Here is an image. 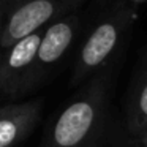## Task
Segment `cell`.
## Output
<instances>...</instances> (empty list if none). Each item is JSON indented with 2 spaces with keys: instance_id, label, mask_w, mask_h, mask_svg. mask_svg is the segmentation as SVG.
Here are the masks:
<instances>
[{
  "instance_id": "1",
  "label": "cell",
  "mask_w": 147,
  "mask_h": 147,
  "mask_svg": "<svg viewBox=\"0 0 147 147\" xmlns=\"http://www.w3.org/2000/svg\"><path fill=\"white\" fill-rule=\"evenodd\" d=\"M112 65L93 74L59 112L43 147H98L108 122Z\"/></svg>"
},
{
  "instance_id": "2",
  "label": "cell",
  "mask_w": 147,
  "mask_h": 147,
  "mask_svg": "<svg viewBox=\"0 0 147 147\" xmlns=\"http://www.w3.org/2000/svg\"><path fill=\"white\" fill-rule=\"evenodd\" d=\"M133 22L134 11L127 5H122L92 30L81 48L71 78V86L86 82L117 59Z\"/></svg>"
},
{
  "instance_id": "3",
  "label": "cell",
  "mask_w": 147,
  "mask_h": 147,
  "mask_svg": "<svg viewBox=\"0 0 147 147\" xmlns=\"http://www.w3.org/2000/svg\"><path fill=\"white\" fill-rule=\"evenodd\" d=\"M41 106V100H32L0 108V147H16L26 139L38 122Z\"/></svg>"
},
{
  "instance_id": "4",
  "label": "cell",
  "mask_w": 147,
  "mask_h": 147,
  "mask_svg": "<svg viewBox=\"0 0 147 147\" xmlns=\"http://www.w3.org/2000/svg\"><path fill=\"white\" fill-rule=\"evenodd\" d=\"M41 36L38 32L19 40L10 48L7 59L0 67V87L7 93H16V87L24 86L27 70L33 67V62L38 54V48L41 43Z\"/></svg>"
},
{
  "instance_id": "5",
  "label": "cell",
  "mask_w": 147,
  "mask_h": 147,
  "mask_svg": "<svg viewBox=\"0 0 147 147\" xmlns=\"http://www.w3.org/2000/svg\"><path fill=\"white\" fill-rule=\"evenodd\" d=\"M125 128L136 141L147 130V49H144L128 86L125 100Z\"/></svg>"
},
{
  "instance_id": "6",
  "label": "cell",
  "mask_w": 147,
  "mask_h": 147,
  "mask_svg": "<svg viewBox=\"0 0 147 147\" xmlns=\"http://www.w3.org/2000/svg\"><path fill=\"white\" fill-rule=\"evenodd\" d=\"M55 14L54 0H32L22 5L11 16L7 30L2 35V46L11 48L14 43L35 33Z\"/></svg>"
},
{
  "instance_id": "7",
  "label": "cell",
  "mask_w": 147,
  "mask_h": 147,
  "mask_svg": "<svg viewBox=\"0 0 147 147\" xmlns=\"http://www.w3.org/2000/svg\"><path fill=\"white\" fill-rule=\"evenodd\" d=\"M74 26L76 24L73 19H63L59 21V22H54L45 32V35L41 36L38 54H36V59L32 67L33 70H36V76L33 81H36L38 73L51 68L65 55L70 45L73 43Z\"/></svg>"
},
{
  "instance_id": "8",
  "label": "cell",
  "mask_w": 147,
  "mask_h": 147,
  "mask_svg": "<svg viewBox=\"0 0 147 147\" xmlns=\"http://www.w3.org/2000/svg\"><path fill=\"white\" fill-rule=\"evenodd\" d=\"M134 142H136V147H147V130L144 131Z\"/></svg>"
},
{
  "instance_id": "9",
  "label": "cell",
  "mask_w": 147,
  "mask_h": 147,
  "mask_svg": "<svg viewBox=\"0 0 147 147\" xmlns=\"http://www.w3.org/2000/svg\"><path fill=\"white\" fill-rule=\"evenodd\" d=\"M0 38H2V36H0Z\"/></svg>"
}]
</instances>
